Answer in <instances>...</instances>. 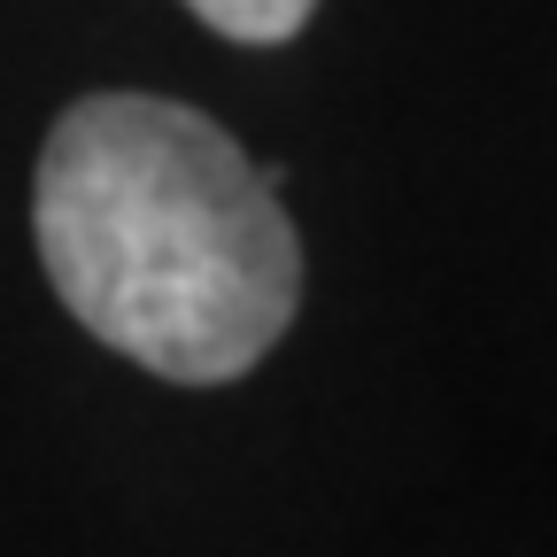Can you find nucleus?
Returning a JSON list of instances; mask_svg holds the SVG:
<instances>
[{"label":"nucleus","mask_w":557,"mask_h":557,"mask_svg":"<svg viewBox=\"0 0 557 557\" xmlns=\"http://www.w3.org/2000/svg\"><path fill=\"white\" fill-rule=\"evenodd\" d=\"M32 233L62 310L171 387H233L302 302L278 178L218 116L163 94H86L54 116Z\"/></svg>","instance_id":"f257e3e1"},{"label":"nucleus","mask_w":557,"mask_h":557,"mask_svg":"<svg viewBox=\"0 0 557 557\" xmlns=\"http://www.w3.org/2000/svg\"><path fill=\"white\" fill-rule=\"evenodd\" d=\"M186 9L218 32V39H240V47H278L310 24L318 0H186Z\"/></svg>","instance_id":"f03ea898"}]
</instances>
